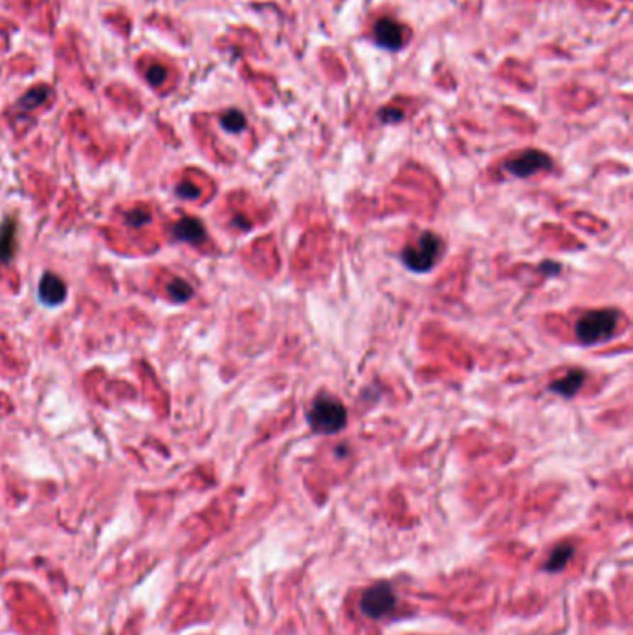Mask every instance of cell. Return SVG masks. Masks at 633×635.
Instances as JSON below:
<instances>
[{
  "label": "cell",
  "mask_w": 633,
  "mask_h": 635,
  "mask_svg": "<svg viewBox=\"0 0 633 635\" xmlns=\"http://www.w3.org/2000/svg\"><path fill=\"white\" fill-rule=\"evenodd\" d=\"M167 294H170L173 301L182 303V301L192 297L194 290H192V287H189L186 281H182V279H175V281L170 282V287H167Z\"/></svg>",
  "instance_id": "12"
},
{
  "label": "cell",
  "mask_w": 633,
  "mask_h": 635,
  "mask_svg": "<svg viewBox=\"0 0 633 635\" xmlns=\"http://www.w3.org/2000/svg\"><path fill=\"white\" fill-rule=\"evenodd\" d=\"M442 240L435 233H422L402 251V260L412 272H429L442 255Z\"/></svg>",
  "instance_id": "3"
},
{
  "label": "cell",
  "mask_w": 633,
  "mask_h": 635,
  "mask_svg": "<svg viewBox=\"0 0 633 635\" xmlns=\"http://www.w3.org/2000/svg\"><path fill=\"white\" fill-rule=\"evenodd\" d=\"M309 422L314 431L321 435H334L342 431L348 424V412L340 399L321 392L310 407Z\"/></svg>",
  "instance_id": "1"
},
{
  "label": "cell",
  "mask_w": 633,
  "mask_h": 635,
  "mask_svg": "<svg viewBox=\"0 0 633 635\" xmlns=\"http://www.w3.org/2000/svg\"><path fill=\"white\" fill-rule=\"evenodd\" d=\"M126 219H128V223L134 225V227H140V225H143L149 221V216L143 212H131L128 216H126Z\"/></svg>",
  "instance_id": "16"
},
{
  "label": "cell",
  "mask_w": 633,
  "mask_h": 635,
  "mask_svg": "<svg viewBox=\"0 0 633 635\" xmlns=\"http://www.w3.org/2000/svg\"><path fill=\"white\" fill-rule=\"evenodd\" d=\"M175 236L182 240V242L189 243H199L201 240H204V227L199 219L194 218H184L180 219L179 223H175L173 227Z\"/></svg>",
  "instance_id": "9"
},
{
  "label": "cell",
  "mask_w": 633,
  "mask_h": 635,
  "mask_svg": "<svg viewBox=\"0 0 633 635\" xmlns=\"http://www.w3.org/2000/svg\"><path fill=\"white\" fill-rule=\"evenodd\" d=\"M619 324V312L602 309L590 311L576 321V336L581 344H596L615 335Z\"/></svg>",
  "instance_id": "2"
},
{
  "label": "cell",
  "mask_w": 633,
  "mask_h": 635,
  "mask_svg": "<svg viewBox=\"0 0 633 635\" xmlns=\"http://www.w3.org/2000/svg\"><path fill=\"white\" fill-rule=\"evenodd\" d=\"M373 38H375V43L381 45L382 49L396 50L405 41V30L390 17H382L373 26Z\"/></svg>",
  "instance_id": "6"
},
{
  "label": "cell",
  "mask_w": 633,
  "mask_h": 635,
  "mask_svg": "<svg viewBox=\"0 0 633 635\" xmlns=\"http://www.w3.org/2000/svg\"><path fill=\"white\" fill-rule=\"evenodd\" d=\"M572 556H574V548H572L571 544H561V546L554 548V552L550 553V558L546 561V570H550V573L563 570Z\"/></svg>",
  "instance_id": "11"
},
{
  "label": "cell",
  "mask_w": 633,
  "mask_h": 635,
  "mask_svg": "<svg viewBox=\"0 0 633 635\" xmlns=\"http://www.w3.org/2000/svg\"><path fill=\"white\" fill-rule=\"evenodd\" d=\"M65 294H67L65 282L54 273H45L41 282H39V297H41L45 305H60L65 299Z\"/></svg>",
  "instance_id": "7"
},
{
  "label": "cell",
  "mask_w": 633,
  "mask_h": 635,
  "mask_svg": "<svg viewBox=\"0 0 633 635\" xmlns=\"http://www.w3.org/2000/svg\"><path fill=\"white\" fill-rule=\"evenodd\" d=\"M551 167L550 156L546 153L536 149L524 150L520 155L512 156L505 162V170L509 171L514 177H529V175H535L539 171H546Z\"/></svg>",
  "instance_id": "5"
},
{
  "label": "cell",
  "mask_w": 633,
  "mask_h": 635,
  "mask_svg": "<svg viewBox=\"0 0 633 635\" xmlns=\"http://www.w3.org/2000/svg\"><path fill=\"white\" fill-rule=\"evenodd\" d=\"M396 607V595L388 582L368 587L360 597V609L370 619H381Z\"/></svg>",
  "instance_id": "4"
},
{
  "label": "cell",
  "mask_w": 633,
  "mask_h": 635,
  "mask_svg": "<svg viewBox=\"0 0 633 635\" xmlns=\"http://www.w3.org/2000/svg\"><path fill=\"white\" fill-rule=\"evenodd\" d=\"M585 383V372L583 370H571L568 374L563 375L561 379L554 381L550 385V390H554L559 396H565V398H572L574 394H578L581 387Z\"/></svg>",
  "instance_id": "8"
},
{
  "label": "cell",
  "mask_w": 633,
  "mask_h": 635,
  "mask_svg": "<svg viewBox=\"0 0 633 635\" xmlns=\"http://www.w3.org/2000/svg\"><path fill=\"white\" fill-rule=\"evenodd\" d=\"M45 95H47V92H45L43 87H38V89H34V92H30V93H26V97L23 99V106L25 108H32V106H38L39 102H43L45 101Z\"/></svg>",
  "instance_id": "14"
},
{
  "label": "cell",
  "mask_w": 633,
  "mask_h": 635,
  "mask_svg": "<svg viewBox=\"0 0 633 635\" xmlns=\"http://www.w3.org/2000/svg\"><path fill=\"white\" fill-rule=\"evenodd\" d=\"M179 194L182 195L184 199H195L199 195V189L192 184H182L179 188Z\"/></svg>",
  "instance_id": "17"
},
{
  "label": "cell",
  "mask_w": 633,
  "mask_h": 635,
  "mask_svg": "<svg viewBox=\"0 0 633 635\" xmlns=\"http://www.w3.org/2000/svg\"><path fill=\"white\" fill-rule=\"evenodd\" d=\"M164 78H165V69L162 67V65H153V67L147 71V80H149L150 84H155V86H158Z\"/></svg>",
  "instance_id": "15"
},
{
  "label": "cell",
  "mask_w": 633,
  "mask_h": 635,
  "mask_svg": "<svg viewBox=\"0 0 633 635\" xmlns=\"http://www.w3.org/2000/svg\"><path fill=\"white\" fill-rule=\"evenodd\" d=\"M221 125L223 128L229 132H240L243 131V126H246V117H243L242 112H238V110H229V112L221 117Z\"/></svg>",
  "instance_id": "13"
},
{
  "label": "cell",
  "mask_w": 633,
  "mask_h": 635,
  "mask_svg": "<svg viewBox=\"0 0 633 635\" xmlns=\"http://www.w3.org/2000/svg\"><path fill=\"white\" fill-rule=\"evenodd\" d=\"M15 253V223L6 219L0 227V262H10Z\"/></svg>",
  "instance_id": "10"
}]
</instances>
